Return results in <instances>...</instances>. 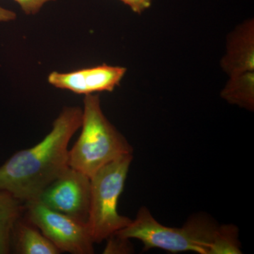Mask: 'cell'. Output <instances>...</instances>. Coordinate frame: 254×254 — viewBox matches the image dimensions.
I'll use <instances>...</instances> for the list:
<instances>
[{"mask_svg": "<svg viewBox=\"0 0 254 254\" xmlns=\"http://www.w3.org/2000/svg\"><path fill=\"white\" fill-rule=\"evenodd\" d=\"M25 216L61 252L94 253L88 225L52 210L37 200L25 203Z\"/></svg>", "mask_w": 254, "mask_h": 254, "instance_id": "5b68a950", "label": "cell"}, {"mask_svg": "<svg viewBox=\"0 0 254 254\" xmlns=\"http://www.w3.org/2000/svg\"><path fill=\"white\" fill-rule=\"evenodd\" d=\"M81 127L77 141L68 150L69 168L91 178L108 164L132 154L131 145L102 111L99 95L85 97Z\"/></svg>", "mask_w": 254, "mask_h": 254, "instance_id": "3957f363", "label": "cell"}, {"mask_svg": "<svg viewBox=\"0 0 254 254\" xmlns=\"http://www.w3.org/2000/svg\"><path fill=\"white\" fill-rule=\"evenodd\" d=\"M133 155L114 160L91 178V198L88 225L95 243H100L123 230L131 219L120 215L119 198L123 193Z\"/></svg>", "mask_w": 254, "mask_h": 254, "instance_id": "277c9868", "label": "cell"}, {"mask_svg": "<svg viewBox=\"0 0 254 254\" xmlns=\"http://www.w3.org/2000/svg\"><path fill=\"white\" fill-rule=\"evenodd\" d=\"M17 3L23 12L26 14H36L39 12L43 5L49 1H56V0H14Z\"/></svg>", "mask_w": 254, "mask_h": 254, "instance_id": "7c38bea8", "label": "cell"}, {"mask_svg": "<svg viewBox=\"0 0 254 254\" xmlns=\"http://www.w3.org/2000/svg\"><path fill=\"white\" fill-rule=\"evenodd\" d=\"M25 203L0 190V254L11 253V239L16 221L24 212Z\"/></svg>", "mask_w": 254, "mask_h": 254, "instance_id": "30bf717a", "label": "cell"}, {"mask_svg": "<svg viewBox=\"0 0 254 254\" xmlns=\"http://www.w3.org/2000/svg\"><path fill=\"white\" fill-rule=\"evenodd\" d=\"M122 240L136 239L144 250L161 249L171 253L193 252L200 254H240L237 230L232 225L218 227L206 217L190 218L182 227H170L157 221L142 207L135 220L115 234Z\"/></svg>", "mask_w": 254, "mask_h": 254, "instance_id": "7a4b0ae2", "label": "cell"}, {"mask_svg": "<svg viewBox=\"0 0 254 254\" xmlns=\"http://www.w3.org/2000/svg\"><path fill=\"white\" fill-rule=\"evenodd\" d=\"M91 178L68 168L42 191L36 200L78 221L88 222Z\"/></svg>", "mask_w": 254, "mask_h": 254, "instance_id": "8992f818", "label": "cell"}, {"mask_svg": "<svg viewBox=\"0 0 254 254\" xmlns=\"http://www.w3.org/2000/svg\"><path fill=\"white\" fill-rule=\"evenodd\" d=\"M11 251L19 254H58L60 251L23 215L11 234Z\"/></svg>", "mask_w": 254, "mask_h": 254, "instance_id": "9c48e42d", "label": "cell"}, {"mask_svg": "<svg viewBox=\"0 0 254 254\" xmlns=\"http://www.w3.org/2000/svg\"><path fill=\"white\" fill-rule=\"evenodd\" d=\"M15 18H16V14L14 11L0 6V21L6 22V21H12Z\"/></svg>", "mask_w": 254, "mask_h": 254, "instance_id": "5bb4252c", "label": "cell"}, {"mask_svg": "<svg viewBox=\"0 0 254 254\" xmlns=\"http://www.w3.org/2000/svg\"><path fill=\"white\" fill-rule=\"evenodd\" d=\"M82 110L64 108L43 141L20 150L0 166V190L23 203L36 200L68 167V145L81 127Z\"/></svg>", "mask_w": 254, "mask_h": 254, "instance_id": "6da1fadb", "label": "cell"}, {"mask_svg": "<svg viewBox=\"0 0 254 254\" xmlns=\"http://www.w3.org/2000/svg\"><path fill=\"white\" fill-rule=\"evenodd\" d=\"M131 8L133 12L141 14L150 7L153 0H120Z\"/></svg>", "mask_w": 254, "mask_h": 254, "instance_id": "4fadbf2b", "label": "cell"}, {"mask_svg": "<svg viewBox=\"0 0 254 254\" xmlns=\"http://www.w3.org/2000/svg\"><path fill=\"white\" fill-rule=\"evenodd\" d=\"M127 68L103 64L93 67L81 68L70 72L53 71L48 77L50 85L85 95L100 92H112L120 86Z\"/></svg>", "mask_w": 254, "mask_h": 254, "instance_id": "52a82bcc", "label": "cell"}, {"mask_svg": "<svg viewBox=\"0 0 254 254\" xmlns=\"http://www.w3.org/2000/svg\"><path fill=\"white\" fill-rule=\"evenodd\" d=\"M254 38L253 21L242 24L230 37L222 66L230 76L254 71Z\"/></svg>", "mask_w": 254, "mask_h": 254, "instance_id": "ba28073f", "label": "cell"}, {"mask_svg": "<svg viewBox=\"0 0 254 254\" xmlns=\"http://www.w3.org/2000/svg\"><path fill=\"white\" fill-rule=\"evenodd\" d=\"M222 97L231 104L250 110L254 106V73L249 71L230 76Z\"/></svg>", "mask_w": 254, "mask_h": 254, "instance_id": "8fae6325", "label": "cell"}]
</instances>
